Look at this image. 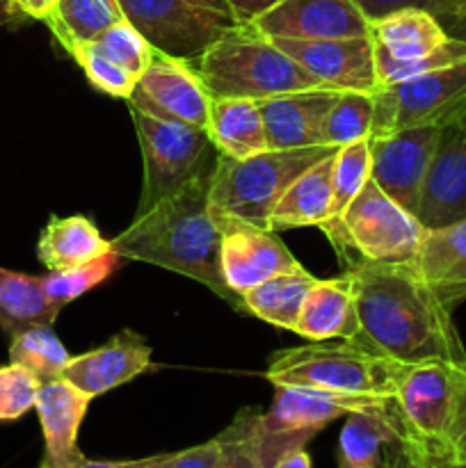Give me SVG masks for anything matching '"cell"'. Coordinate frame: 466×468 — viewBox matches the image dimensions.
Segmentation results:
<instances>
[{"mask_svg": "<svg viewBox=\"0 0 466 468\" xmlns=\"http://www.w3.org/2000/svg\"><path fill=\"white\" fill-rule=\"evenodd\" d=\"M428 229L416 215L391 199L373 178L352 199L341 218V245L336 254L345 270L356 261L402 265L411 263Z\"/></svg>", "mask_w": 466, "mask_h": 468, "instance_id": "obj_9", "label": "cell"}, {"mask_svg": "<svg viewBox=\"0 0 466 468\" xmlns=\"http://www.w3.org/2000/svg\"><path fill=\"white\" fill-rule=\"evenodd\" d=\"M315 283H318V279L313 274L306 272L302 265H295L292 270L274 274L268 282L247 291L242 297L245 314L256 315V318L265 320L279 329L295 332L306 297L313 291Z\"/></svg>", "mask_w": 466, "mask_h": 468, "instance_id": "obj_28", "label": "cell"}, {"mask_svg": "<svg viewBox=\"0 0 466 468\" xmlns=\"http://www.w3.org/2000/svg\"><path fill=\"white\" fill-rule=\"evenodd\" d=\"M341 146L268 149L251 158L236 160L217 154L210 174V213L236 218L254 227L270 229L274 206L302 172Z\"/></svg>", "mask_w": 466, "mask_h": 468, "instance_id": "obj_5", "label": "cell"}, {"mask_svg": "<svg viewBox=\"0 0 466 468\" xmlns=\"http://www.w3.org/2000/svg\"><path fill=\"white\" fill-rule=\"evenodd\" d=\"M400 443L393 410H365L347 414L338 434V468H384L388 448Z\"/></svg>", "mask_w": 466, "mask_h": 468, "instance_id": "obj_27", "label": "cell"}, {"mask_svg": "<svg viewBox=\"0 0 466 468\" xmlns=\"http://www.w3.org/2000/svg\"><path fill=\"white\" fill-rule=\"evenodd\" d=\"M370 178V137L352 144L341 146L334 155V197H332V213L323 224L324 236L338 250L341 245V218L352 204L361 187Z\"/></svg>", "mask_w": 466, "mask_h": 468, "instance_id": "obj_31", "label": "cell"}, {"mask_svg": "<svg viewBox=\"0 0 466 468\" xmlns=\"http://www.w3.org/2000/svg\"><path fill=\"white\" fill-rule=\"evenodd\" d=\"M206 131L217 154L228 158L245 160L270 149L259 101L213 99Z\"/></svg>", "mask_w": 466, "mask_h": 468, "instance_id": "obj_26", "label": "cell"}, {"mask_svg": "<svg viewBox=\"0 0 466 468\" xmlns=\"http://www.w3.org/2000/svg\"><path fill=\"white\" fill-rule=\"evenodd\" d=\"M192 67L213 99L263 101L288 91L324 87L270 37L240 23L208 46Z\"/></svg>", "mask_w": 466, "mask_h": 468, "instance_id": "obj_4", "label": "cell"}, {"mask_svg": "<svg viewBox=\"0 0 466 468\" xmlns=\"http://www.w3.org/2000/svg\"><path fill=\"white\" fill-rule=\"evenodd\" d=\"M119 261H122V256L117 251H110V254L90 261L85 265H78V268L55 270V272L44 274L41 283H44V291L48 295V300L62 311L69 302L78 300L80 295L90 292L91 288L103 283L117 270Z\"/></svg>", "mask_w": 466, "mask_h": 468, "instance_id": "obj_34", "label": "cell"}, {"mask_svg": "<svg viewBox=\"0 0 466 468\" xmlns=\"http://www.w3.org/2000/svg\"><path fill=\"white\" fill-rule=\"evenodd\" d=\"M151 368V347L140 334L123 329L105 346L71 356L62 379L90 396L91 400L112 388L123 387Z\"/></svg>", "mask_w": 466, "mask_h": 468, "instance_id": "obj_18", "label": "cell"}, {"mask_svg": "<svg viewBox=\"0 0 466 468\" xmlns=\"http://www.w3.org/2000/svg\"><path fill=\"white\" fill-rule=\"evenodd\" d=\"M219 460H222V446L215 437L187 451L155 455L149 468H217Z\"/></svg>", "mask_w": 466, "mask_h": 468, "instance_id": "obj_39", "label": "cell"}, {"mask_svg": "<svg viewBox=\"0 0 466 468\" xmlns=\"http://www.w3.org/2000/svg\"><path fill=\"white\" fill-rule=\"evenodd\" d=\"M347 274L359 315V334L352 343L400 364L428 359L466 364L452 311L405 263L356 261Z\"/></svg>", "mask_w": 466, "mask_h": 468, "instance_id": "obj_1", "label": "cell"}, {"mask_svg": "<svg viewBox=\"0 0 466 468\" xmlns=\"http://www.w3.org/2000/svg\"><path fill=\"white\" fill-rule=\"evenodd\" d=\"M213 218L222 231L224 282L238 297H245L247 291L268 282L274 274L300 265L281 238L270 229L254 227L224 215H213Z\"/></svg>", "mask_w": 466, "mask_h": 468, "instance_id": "obj_15", "label": "cell"}, {"mask_svg": "<svg viewBox=\"0 0 466 468\" xmlns=\"http://www.w3.org/2000/svg\"><path fill=\"white\" fill-rule=\"evenodd\" d=\"M71 58L80 64L82 73H85L87 80L96 87L103 94L114 96V99H131L132 90H135L137 76H132L131 71H126L119 64L110 62L103 55L94 53L90 46H80L71 53Z\"/></svg>", "mask_w": 466, "mask_h": 468, "instance_id": "obj_38", "label": "cell"}, {"mask_svg": "<svg viewBox=\"0 0 466 468\" xmlns=\"http://www.w3.org/2000/svg\"><path fill=\"white\" fill-rule=\"evenodd\" d=\"M39 468H44V466H39Z\"/></svg>", "mask_w": 466, "mask_h": 468, "instance_id": "obj_51", "label": "cell"}, {"mask_svg": "<svg viewBox=\"0 0 466 468\" xmlns=\"http://www.w3.org/2000/svg\"><path fill=\"white\" fill-rule=\"evenodd\" d=\"M270 39L329 90L365 91V94H375L379 90L375 44L370 37H345V39L270 37Z\"/></svg>", "mask_w": 466, "mask_h": 468, "instance_id": "obj_14", "label": "cell"}, {"mask_svg": "<svg viewBox=\"0 0 466 468\" xmlns=\"http://www.w3.org/2000/svg\"><path fill=\"white\" fill-rule=\"evenodd\" d=\"M9 3H12L18 18H39V21H46L55 0H9Z\"/></svg>", "mask_w": 466, "mask_h": 468, "instance_id": "obj_42", "label": "cell"}, {"mask_svg": "<svg viewBox=\"0 0 466 468\" xmlns=\"http://www.w3.org/2000/svg\"><path fill=\"white\" fill-rule=\"evenodd\" d=\"M272 407L254 420V443L265 468L306 443L341 416L365 410H393V398L345 396L309 387H274Z\"/></svg>", "mask_w": 466, "mask_h": 468, "instance_id": "obj_8", "label": "cell"}, {"mask_svg": "<svg viewBox=\"0 0 466 468\" xmlns=\"http://www.w3.org/2000/svg\"><path fill=\"white\" fill-rule=\"evenodd\" d=\"M384 468H428V466L418 464V462H416L414 457L402 448V443H396V446L388 448L387 464H384Z\"/></svg>", "mask_w": 466, "mask_h": 468, "instance_id": "obj_44", "label": "cell"}, {"mask_svg": "<svg viewBox=\"0 0 466 468\" xmlns=\"http://www.w3.org/2000/svg\"><path fill=\"white\" fill-rule=\"evenodd\" d=\"M58 314L59 309L46 295L41 277L0 268V327L9 336L39 324L53 327Z\"/></svg>", "mask_w": 466, "mask_h": 468, "instance_id": "obj_29", "label": "cell"}, {"mask_svg": "<svg viewBox=\"0 0 466 468\" xmlns=\"http://www.w3.org/2000/svg\"><path fill=\"white\" fill-rule=\"evenodd\" d=\"M272 468H313V464H311V455L306 452V448H297V451H291L283 457H279L277 464Z\"/></svg>", "mask_w": 466, "mask_h": 468, "instance_id": "obj_45", "label": "cell"}, {"mask_svg": "<svg viewBox=\"0 0 466 468\" xmlns=\"http://www.w3.org/2000/svg\"><path fill=\"white\" fill-rule=\"evenodd\" d=\"M16 12H14L12 3L9 0H0V27L9 26L12 21H16Z\"/></svg>", "mask_w": 466, "mask_h": 468, "instance_id": "obj_48", "label": "cell"}, {"mask_svg": "<svg viewBox=\"0 0 466 468\" xmlns=\"http://www.w3.org/2000/svg\"><path fill=\"white\" fill-rule=\"evenodd\" d=\"M341 91L315 90L288 91L259 101L270 149H306L323 144V123Z\"/></svg>", "mask_w": 466, "mask_h": 468, "instance_id": "obj_19", "label": "cell"}, {"mask_svg": "<svg viewBox=\"0 0 466 468\" xmlns=\"http://www.w3.org/2000/svg\"><path fill=\"white\" fill-rule=\"evenodd\" d=\"M457 3H460V9L466 7V0H457ZM460 9H457V12H460Z\"/></svg>", "mask_w": 466, "mask_h": 468, "instance_id": "obj_49", "label": "cell"}, {"mask_svg": "<svg viewBox=\"0 0 466 468\" xmlns=\"http://www.w3.org/2000/svg\"><path fill=\"white\" fill-rule=\"evenodd\" d=\"M154 457H142V460H119V462L87 460V457H82V460L73 468H149L151 462H154Z\"/></svg>", "mask_w": 466, "mask_h": 468, "instance_id": "obj_43", "label": "cell"}, {"mask_svg": "<svg viewBox=\"0 0 466 468\" xmlns=\"http://www.w3.org/2000/svg\"><path fill=\"white\" fill-rule=\"evenodd\" d=\"M131 117L144 163V181L135 215L149 213L155 204L183 190L187 183L213 172L217 149L210 142L208 131L167 122L135 108H131Z\"/></svg>", "mask_w": 466, "mask_h": 468, "instance_id": "obj_7", "label": "cell"}, {"mask_svg": "<svg viewBox=\"0 0 466 468\" xmlns=\"http://www.w3.org/2000/svg\"><path fill=\"white\" fill-rule=\"evenodd\" d=\"M190 3L199 5V7L204 9H210V12H219V14H227V16H233L227 0H190Z\"/></svg>", "mask_w": 466, "mask_h": 468, "instance_id": "obj_47", "label": "cell"}, {"mask_svg": "<svg viewBox=\"0 0 466 468\" xmlns=\"http://www.w3.org/2000/svg\"><path fill=\"white\" fill-rule=\"evenodd\" d=\"M249 26L265 37L288 39L370 37V18L355 0H281Z\"/></svg>", "mask_w": 466, "mask_h": 468, "instance_id": "obj_17", "label": "cell"}, {"mask_svg": "<svg viewBox=\"0 0 466 468\" xmlns=\"http://www.w3.org/2000/svg\"><path fill=\"white\" fill-rule=\"evenodd\" d=\"M91 398L67 379H53L39 387L35 410L44 432V468H73L82 460L78 432L90 410Z\"/></svg>", "mask_w": 466, "mask_h": 468, "instance_id": "obj_20", "label": "cell"}, {"mask_svg": "<svg viewBox=\"0 0 466 468\" xmlns=\"http://www.w3.org/2000/svg\"><path fill=\"white\" fill-rule=\"evenodd\" d=\"M295 332L309 341H355L359 334V315L350 274L324 279L313 286L297 320Z\"/></svg>", "mask_w": 466, "mask_h": 468, "instance_id": "obj_22", "label": "cell"}, {"mask_svg": "<svg viewBox=\"0 0 466 468\" xmlns=\"http://www.w3.org/2000/svg\"><path fill=\"white\" fill-rule=\"evenodd\" d=\"M396 416L400 443L418 464H466V364L428 359L396 364Z\"/></svg>", "mask_w": 466, "mask_h": 468, "instance_id": "obj_3", "label": "cell"}, {"mask_svg": "<svg viewBox=\"0 0 466 468\" xmlns=\"http://www.w3.org/2000/svg\"><path fill=\"white\" fill-rule=\"evenodd\" d=\"M110 251H112L110 240H105L99 227L85 215L50 218L37 242V256L48 268V272L78 268Z\"/></svg>", "mask_w": 466, "mask_h": 468, "instance_id": "obj_25", "label": "cell"}, {"mask_svg": "<svg viewBox=\"0 0 466 468\" xmlns=\"http://www.w3.org/2000/svg\"><path fill=\"white\" fill-rule=\"evenodd\" d=\"M210 174L187 183L149 213L135 215L131 227L110 240V245L122 259L142 261L195 279L228 306L245 311L242 297L224 282L222 231L208 201Z\"/></svg>", "mask_w": 466, "mask_h": 468, "instance_id": "obj_2", "label": "cell"}, {"mask_svg": "<svg viewBox=\"0 0 466 468\" xmlns=\"http://www.w3.org/2000/svg\"><path fill=\"white\" fill-rule=\"evenodd\" d=\"M373 101L370 137L414 126H443L466 112V59L379 87Z\"/></svg>", "mask_w": 466, "mask_h": 468, "instance_id": "obj_10", "label": "cell"}, {"mask_svg": "<svg viewBox=\"0 0 466 468\" xmlns=\"http://www.w3.org/2000/svg\"><path fill=\"white\" fill-rule=\"evenodd\" d=\"M441 126H414L370 137V178L396 204L418 213Z\"/></svg>", "mask_w": 466, "mask_h": 468, "instance_id": "obj_12", "label": "cell"}, {"mask_svg": "<svg viewBox=\"0 0 466 468\" xmlns=\"http://www.w3.org/2000/svg\"><path fill=\"white\" fill-rule=\"evenodd\" d=\"M227 3H228V9H231L233 18H236L240 26H249L254 18H259L260 14L272 9L274 5L281 3V0H227Z\"/></svg>", "mask_w": 466, "mask_h": 468, "instance_id": "obj_41", "label": "cell"}, {"mask_svg": "<svg viewBox=\"0 0 466 468\" xmlns=\"http://www.w3.org/2000/svg\"><path fill=\"white\" fill-rule=\"evenodd\" d=\"M69 361H71V355L50 324H39V327L26 329L12 336L9 364L30 370L41 384L62 378Z\"/></svg>", "mask_w": 466, "mask_h": 468, "instance_id": "obj_32", "label": "cell"}, {"mask_svg": "<svg viewBox=\"0 0 466 468\" xmlns=\"http://www.w3.org/2000/svg\"><path fill=\"white\" fill-rule=\"evenodd\" d=\"M416 218L428 231L466 219V112L441 126Z\"/></svg>", "mask_w": 466, "mask_h": 468, "instance_id": "obj_16", "label": "cell"}, {"mask_svg": "<svg viewBox=\"0 0 466 468\" xmlns=\"http://www.w3.org/2000/svg\"><path fill=\"white\" fill-rule=\"evenodd\" d=\"M119 7L155 53L190 64L238 26L233 16L210 12L190 0H119Z\"/></svg>", "mask_w": 466, "mask_h": 468, "instance_id": "obj_11", "label": "cell"}, {"mask_svg": "<svg viewBox=\"0 0 466 468\" xmlns=\"http://www.w3.org/2000/svg\"><path fill=\"white\" fill-rule=\"evenodd\" d=\"M375 101L365 91H341L323 123V144L345 146L370 137Z\"/></svg>", "mask_w": 466, "mask_h": 468, "instance_id": "obj_33", "label": "cell"}, {"mask_svg": "<svg viewBox=\"0 0 466 468\" xmlns=\"http://www.w3.org/2000/svg\"><path fill=\"white\" fill-rule=\"evenodd\" d=\"M334 155H324L288 186L279 204L274 206L270 231L281 233L288 229L323 227L332 213L334 197Z\"/></svg>", "mask_w": 466, "mask_h": 468, "instance_id": "obj_23", "label": "cell"}, {"mask_svg": "<svg viewBox=\"0 0 466 468\" xmlns=\"http://www.w3.org/2000/svg\"><path fill=\"white\" fill-rule=\"evenodd\" d=\"M128 105L167 122L206 131L213 96L190 62L155 53L146 71L137 78Z\"/></svg>", "mask_w": 466, "mask_h": 468, "instance_id": "obj_13", "label": "cell"}, {"mask_svg": "<svg viewBox=\"0 0 466 468\" xmlns=\"http://www.w3.org/2000/svg\"><path fill=\"white\" fill-rule=\"evenodd\" d=\"M460 468H466V464H464V466H460Z\"/></svg>", "mask_w": 466, "mask_h": 468, "instance_id": "obj_50", "label": "cell"}, {"mask_svg": "<svg viewBox=\"0 0 466 468\" xmlns=\"http://www.w3.org/2000/svg\"><path fill=\"white\" fill-rule=\"evenodd\" d=\"M441 26L446 27V32L450 37L466 41V7L460 9L457 14H452V16L446 18V21H441Z\"/></svg>", "mask_w": 466, "mask_h": 468, "instance_id": "obj_46", "label": "cell"}, {"mask_svg": "<svg viewBox=\"0 0 466 468\" xmlns=\"http://www.w3.org/2000/svg\"><path fill=\"white\" fill-rule=\"evenodd\" d=\"M85 46H90L94 53L103 55L105 59L119 64V67H123L126 71H131L132 76L137 78L146 71V67H149L151 59H154L155 55V50L151 48L149 41H146L126 18L114 23V26H110L108 30L101 32L94 41H90V44Z\"/></svg>", "mask_w": 466, "mask_h": 468, "instance_id": "obj_35", "label": "cell"}, {"mask_svg": "<svg viewBox=\"0 0 466 468\" xmlns=\"http://www.w3.org/2000/svg\"><path fill=\"white\" fill-rule=\"evenodd\" d=\"M397 361L368 352L356 343L313 341L281 350L270 359L265 378L272 387H309L345 396L393 398Z\"/></svg>", "mask_w": 466, "mask_h": 468, "instance_id": "obj_6", "label": "cell"}, {"mask_svg": "<svg viewBox=\"0 0 466 468\" xmlns=\"http://www.w3.org/2000/svg\"><path fill=\"white\" fill-rule=\"evenodd\" d=\"M370 39L388 58L416 59L446 46L450 35L428 9L402 7L370 21Z\"/></svg>", "mask_w": 466, "mask_h": 468, "instance_id": "obj_24", "label": "cell"}, {"mask_svg": "<svg viewBox=\"0 0 466 468\" xmlns=\"http://www.w3.org/2000/svg\"><path fill=\"white\" fill-rule=\"evenodd\" d=\"M405 265L455 311L466 302V219L428 231L416 259Z\"/></svg>", "mask_w": 466, "mask_h": 468, "instance_id": "obj_21", "label": "cell"}, {"mask_svg": "<svg viewBox=\"0 0 466 468\" xmlns=\"http://www.w3.org/2000/svg\"><path fill=\"white\" fill-rule=\"evenodd\" d=\"M256 414L259 410H251V407L238 411L233 423L217 434V441L222 446V460L217 468H265L254 443Z\"/></svg>", "mask_w": 466, "mask_h": 468, "instance_id": "obj_36", "label": "cell"}, {"mask_svg": "<svg viewBox=\"0 0 466 468\" xmlns=\"http://www.w3.org/2000/svg\"><path fill=\"white\" fill-rule=\"evenodd\" d=\"M41 382L16 364L0 368V423H14L35 410Z\"/></svg>", "mask_w": 466, "mask_h": 468, "instance_id": "obj_37", "label": "cell"}, {"mask_svg": "<svg viewBox=\"0 0 466 468\" xmlns=\"http://www.w3.org/2000/svg\"><path fill=\"white\" fill-rule=\"evenodd\" d=\"M123 21L119 0H55L46 26L69 55Z\"/></svg>", "mask_w": 466, "mask_h": 468, "instance_id": "obj_30", "label": "cell"}, {"mask_svg": "<svg viewBox=\"0 0 466 468\" xmlns=\"http://www.w3.org/2000/svg\"><path fill=\"white\" fill-rule=\"evenodd\" d=\"M355 3L359 5L361 12H364L370 21L402 7L428 9V12L434 14L439 21H446V18H450L452 14H457V9H460V3H457V0H355Z\"/></svg>", "mask_w": 466, "mask_h": 468, "instance_id": "obj_40", "label": "cell"}]
</instances>
